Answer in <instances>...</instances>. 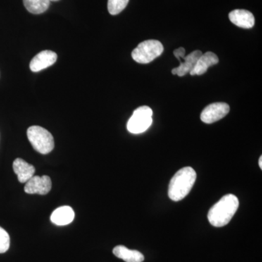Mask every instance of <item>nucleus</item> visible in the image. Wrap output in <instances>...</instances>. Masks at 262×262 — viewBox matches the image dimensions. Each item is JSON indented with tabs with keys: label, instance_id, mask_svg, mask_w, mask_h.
Segmentation results:
<instances>
[{
	"label": "nucleus",
	"instance_id": "1",
	"mask_svg": "<svg viewBox=\"0 0 262 262\" xmlns=\"http://www.w3.org/2000/svg\"><path fill=\"white\" fill-rule=\"evenodd\" d=\"M239 207L237 196L232 194L222 196L220 201L211 207L208 212V219L210 224L215 227L228 225L235 214Z\"/></svg>",
	"mask_w": 262,
	"mask_h": 262
},
{
	"label": "nucleus",
	"instance_id": "2",
	"mask_svg": "<svg viewBox=\"0 0 262 262\" xmlns=\"http://www.w3.org/2000/svg\"><path fill=\"white\" fill-rule=\"evenodd\" d=\"M196 179L195 170L191 167L180 169L170 180L168 196L173 201H180L190 192Z\"/></svg>",
	"mask_w": 262,
	"mask_h": 262
},
{
	"label": "nucleus",
	"instance_id": "3",
	"mask_svg": "<svg viewBox=\"0 0 262 262\" xmlns=\"http://www.w3.org/2000/svg\"><path fill=\"white\" fill-rule=\"evenodd\" d=\"M27 137L33 148L42 155H47L54 149V139L49 131L40 126L29 127Z\"/></svg>",
	"mask_w": 262,
	"mask_h": 262
},
{
	"label": "nucleus",
	"instance_id": "4",
	"mask_svg": "<svg viewBox=\"0 0 262 262\" xmlns=\"http://www.w3.org/2000/svg\"><path fill=\"white\" fill-rule=\"evenodd\" d=\"M163 46L155 39L144 41L133 51V59L139 63H149L159 57L163 52Z\"/></svg>",
	"mask_w": 262,
	"mask_h": 262
},
{
	"label": "nucleus",
	"instance_id": "5",
	"mask_svg": "<svg viewBox=\"0 0 262 262\" xmlns=\"http://www.w3.org/2000/svg\"><path fill=\"white\" fill-rule=\"evenodd\" d=\"M153 112L147 106L136 108L127 124V129L133 134H140L145 132L152 123Z\"/></svg>",
	"mask_w": 262,
	"mask_h": 262
},
{
	"label": "nucleus",
	"instance_id": "6",
	"mask_svg": "<svg viewBox=\"0 0 262 262\" xmlns=\"http://www.w3.org/2000/svg\"><path fill=\"white\" fill-rule=\"evenodd\" d=\"M230 108L227 103H213L208 105L203 110L201 115V120L205 123L211 124L224 118L229 113Z\"/></svg>",
	"mask_w": 262,
	"mask_h": 262
},
{
	"label": "nucleus",
	"instance_id": "7",
	"mask_svg": "<svg viewBox=\"0 0 262 262\" xmlns=\"http://www.w3.org/2000/svg\"><path fill=\"white\" fill-rule=\"evenodd\" d=\"M52 188L51 179L48 176H34L26 183L24 191L27 194H47Z\"/></svg>",
	"mask_w": 262,
	"mask_h": 262
},
{
	"label": "nucleus",
	"instance_id": "8",
	"mask_svg": "<svg viewBox=\"0 0 262 262\" xmlns=\"http://www.w3.org/2000/svg\"><path fill=\"white\" fill-rule=\"evenodd\" d=\"M57 54L51 51H43L32 58L30 62V70L33 72H38L54 64L57 61Z\"/></svg>",
	"mask_w": 262,
	"mask_h": 262
},
{
	"label": "nucleus",
	"instance_id": "9",
	"mask_svg": "<svg viewBox=\"0 0 262 262\" xmlns=\"http://www.w3.org/2000/svg\"><path fill=\"white\" fill-rule=\"evenodd\" d=\"M230 21L237 27L243 29L253 28L255 24V18L251 12L246 10H234L229 14Z\"/></svg>",
	"mask_w": 262,
	"mask_h": 262
},
{
	"label": "nucleus",
	"instance_id": "10",
	"mask_svg": "<svg viewBox=\"0 0 262 262\" xmlns=\"http://www.w3.org/2000/svg\"><path fill=\"white\" fill-rule=\"evenodd\" d=\"M202 54L203 53L201 51H194L188 56H184L183 58L184 62H182L179 67L173 69L171 71L172 74L178 75L179 77H184L187 74L190 73L194 70L196 62Z\"/></svg>",
	"mask_w": 262,
	"mask_h": 262
},
{
	"label": "nucleus",
	"instance_id": "11",
	"mask_svg": "<svg viewBox=\"0 0 262 262\" xmlns=\"http://www.w3.org/2000/svg\"><path fill=\"white\" fill-rule=\"evenodd\" d=\"M218 56L213 52H206L200 57L194 70L190 72V75H202L206 73L208 69L211 66L217 64L219 63Z\"/></svg>",
	"mask_w": 262,
	"mask_h": 262
},
{
	"label": "nucleus",
	"instance_id": "12",
	"mask_svg": "<svg viewBox=\"0 0 262 262\" xmlns=\"http://www.w3.org/2000/svg\"><path fill=\"white\" fill-rule=\"evenodd\" d=\"M13 168L20 183H27L29 179L34 177L35 173V168L21 158H17L15 160Z\"/></svg>",
	"mask_w": 262,
	"mask_h": 262
},
{
	"label": "nucleus",
	"instance_id": "13",
	"mask_svg": "<svg viewBox=\"0 0 262 262\" xmlns=\"http://www.w3.org/2000/svg\"><path fill=\"white\" fill-rule=\"evenodd\" d=\"M75 219V212L70 206H61L57 208L51 214V220L54 225H70Z\"/></svg>",
	"mask_w": 262,
	"mask_h": 262
},
{
	"label": "nucleus",
	"instance_id": "14",
	"mask_svg": "<svg viewBox=\"0 0 262 262\" xmlns=\"http://www.w3.org/2000/svg\"><path fill=\"white\" fill-rule=\"evenodd\" d=\"M113 253L117 258L125 262H142L144 256L136 250H130L124 246H117L113 249Z\"/></svg>",
	"mask_w": 262,
	"mask_h": 262
},
{
	"label": "nucleus",
	"instance_id": "15",
	"mask_svg": "<svg viewBox=\"0 0 262 262\" xmlns=\"http://www.w3.org/2000/svg\"><path fill=\"white\" fill-rule=\"evenodd\" d=\"M59 0H23L24 7L32 14H41L49 8L51 2Z\"/></svg>",
	"mask_w": 262,
	"mask_h": 262
},
{
	"label": "nucleus",
	"instance_id": "16",
	"mask_svg": "<svg viewBox=\"0 0 262 262\" xmlns=\"http://www.w3.org/2000/svg\"><path fill=\"white\" fill-rule=\"evenodd\" d=\"M129 0H108V13L113 15L119 14L126 8Z\"/></svg>",
	"mask_w": 262,
	"mask_h": 262
},
{
	"label": "nucleus",
	"instance_id": "17",
	"mask_svg": "<svg viewBox=\"0 0 262 262\" xmlns=\"http://www.w3.org/2000/svg\"><path fill=\"white\" fill-rule=\"evenodd\" d=\"M10 244L9 234L3 227H0V253L7 252L9 249Z\"/></svg>",
	"mask_w": 262,
	"mask_h": 262
},
{
	"label": "nucleus",
	"instance_id": "18",
	"mask_svg": "<svg viewBox=\"0 0 262 262\" xmlns=\"http://www.w3.org/2000/svg\"><path fill=\"white\" fill-rule=\"evenodd\" d=\"M173 54L176 58L180 61L181 58H183L185 56V49L184 48H179L178 49H176L173 51Z\"/></svg>",
	"mask_w": 262,
	"mask_h": 262
},
{
	"label": "nucleus",
	"instance_id": "19",
	"mask_svg": "<svg viewBox=\"0 0 262 262\" xmlns=\"http://www.w3.org/2000/svg\"><path fill=\"white\" fill-rule=\"evenodd\" d=\"M258 165H259L260 168H262V157H260L259 160H258Z\"/></svg>",
	"mask_w": 262,
	"mask_h": 262
}]
</instances>
